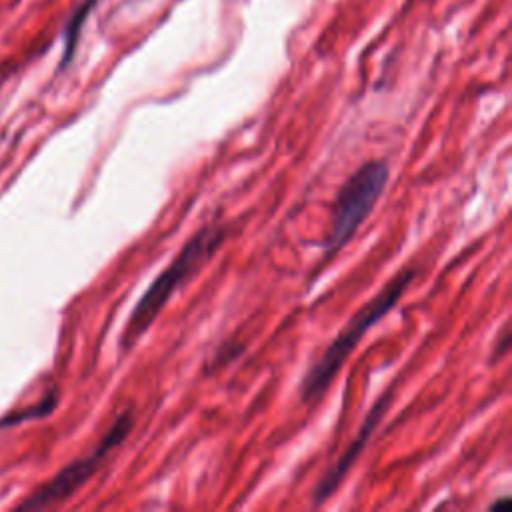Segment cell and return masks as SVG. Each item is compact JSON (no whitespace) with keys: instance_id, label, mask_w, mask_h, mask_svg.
<instances>
[{"instance_id":"cell-1","label":"cell","mask_w":512,"mask_h":512,"mask_svg":"<svg viewBox=\"0 0 512 512\" xmlns=\"http://www.w3.org/2000/svg\"><path fill=\"white\" fill-rule=\"evenodd\" d=\"M226 228L224 226H204L200 228L176 254V258L156 276V280L148 286L142 298L136 302L128 326L122 334V348L134 346V342L154 324L160 310L166 306L170 296L186 284L204 262L212 258V254L224 244Z\"/></svg>"},{"instance_id":"cell-2","label":"cell","mask_w":512,"mask_h":512,"mask_svg":"<svg viewBox=\"0 0 512 512\" xmlns=\"http://www.w3.org/2000/svg\"><path fill=\"white\" fill-rule=\"evenodd\" d=\"M414 270H402L398 272L372 300H368L350 320L348 324L338 332L334 342L324 350V354L318 358V362L306 372V376L300 382V400L302 402H314L318 400L332 384L334 376L346 362V358L352 354V350L358 346L362 336L382 318L386 316L394 304L400 300V296L406 292L410 282L414 280Z\"/></svg>"},{"instance_id":"cell-3","label":"cell","mask_w":512,"mask_h":512,"mask_svg":"<svg viewBox=\"0 0 512 512\" xmlns=\"http://www.w3.org/2000/svg\"><path fill=\"white\" fill-rule=\"evenodd\" d=\"M390 168L386 160L362 164L340 188L334 204L330 234L324 242V256L330 258L352 240L388 184Z\"/></svg>"},{"instance_id":"cell-4","label":"cell","mask_w":512,"mask_h":512,"mask_svg":"<svg viewBox=\"0 0 512 512\" xmlns=\"http://www.w3.org/2000/svg\"><path fill=\"white\" fill-rule=\"evenodd\" d=\"M132 426H134V414L128 408L116 418V422L104 434L100 444L88 456H82V458L70 462L66 468H62L50 482H46L40 490L30 494L20 504V508L22 510H40V508H48V506H54V504L70 498L80 486H84L90 480V476L102 466V462L112 454V450H116L128 438Z\"/></svg>"},{"instance_id":"cell-5","label":"cell","mask_w":512,"mask_h":512,"mask_svg":"<svg viewBox=\"0 0 512 512\" xmlns=\"http://www.w3.org/2000/svg\"><path fill=\"white\" fill-rule=\"evenodd\" d=\"M390 394H392V388H390L386 394H382V396L374 402V406L370 408L368 416L364 418V422H362V426H360V430H358L354 442L346 448V452L338 458V462L318 480V484H316V488H314V492H312L314 504L326 502V500L332 496V492L340 486V482L344 480L346 472H348L350 466L356 462V458H358L360 452L364 450L366 442L370 440V436H372L376 424L382 420L386 408L390 406Z\"/></svg>"},{"instance_id":"cell-6","label":"cell","mask_w":512,"mask_h":512,"mask_svg":"<svg viewBox=\"0 0 512 512\" xmlns=\"http://www.w3.org/2000/svg\"><path fill=\"white\" fill-rule=\"evenodd\" d=\"M92 4H94V0L82 2V4L72 12L70 20L66 22V28H64V52H62L60 68H64V66L70 62V58H72V54H74V48H76V42H78V34H80V30H82V24H84L86 16H88L90 10H92Z\"/></svg>"},{"instance_id":"cell-7","label":"cell","mask_w":512,"mask_h":512,"mask_svg":"<svg viewBox=\"0 0 512 512\" xmlns=\"http://www.w3.org/2000/svg\"><path fill=\"white\" fill-rule=\"evenodd\" d=\"M58 404V392L56 390H50L38 404L26 408V410H18V412H12L8 416H4L0 420V426H12V424H18V422H24V420H32V418H44L48 416Z\"/></svg>"},{"instance_id":"cell-8","label":"cell","mask_w":512,"mask_h":512,"mask_svg":"<svg viewBox=\"0 0 512 512\" xmlns=\"http://www.w3.org/2000/svg\"><path fill=\"white\" fill-rule=\"evenodd\" d=\"M500 506H510V498H502V500H496V502L490 504L492 510H494V508H500Z\"/></svg>"}]
</instances>
